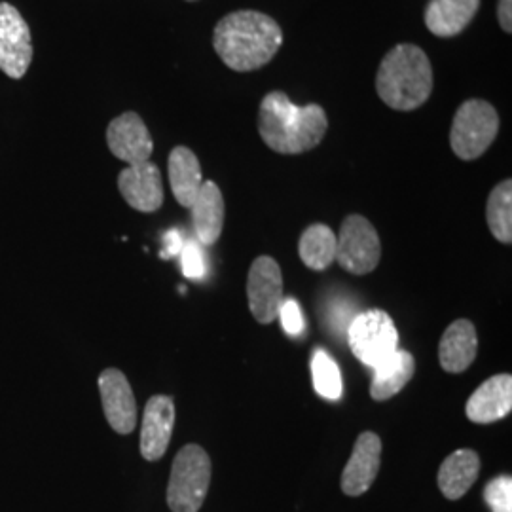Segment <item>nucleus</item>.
Listing matches in <instances>:
<instances>
[{"label":"nucleus","instance_id":"39448f33","mask_svg":"<svg viewBox=\"0 0 512 512\" xmlns=\"http://www.w3.org/2000/svg\"><path fill=\"white\" fill-rule=\"evenodd\" d=\"M499 114L484 99H467L459 105L450 129V145L459 160L473 162L480 158L499 133Z\"/></svg>","mask_w":512,"mask_h":512},{"label":"nucleus","instance_id":"c756f323","mask_svg":"<svg viewBox=\"0 0 512 512\" xmlns=\"http://www.w3.org/2000/svg\"><path fill=\"white\" fill-rule=\"evenodd\" d=\"M186 2H196V0H186Z\"/></svg>","mask_w":512,"mask_h":512},{"label":"nucleus","instance_id":"6ab92c4d","mask_svg":"<svg viewBox=\"0 0 512 512\" xmlns=\"http://www.w3.org/2000/svg\"><path fill=\"white\" fill-rule=\"evenodd\" d=\"M196 236L202 245H215L219 241L222 228H224V198L219 186L213 181H203L202 190L196 202L190 207Z\"/></svg>","mask_w":512,"mask_h":512},{"label":"nucleus","instance_id":"bb28decb","mask_svg":"<svg viewBox=\"0 0 512 512\" xmlns=\"http://www.w3.org/2000/svg\"><path fill=\"white\" fill-rule=\"evenodd\" d=\"M181 260H183V272L190 279H202L205 275V260H203L202 251L196 243H186L181 251Z\"/></svg>","mask_w":512,"mask_h":512},{"label":"nucleus","instance_id":"cd10ccee","mask_svg":"<svg viewBox=\"0 0 512 512\" xmlns=\"http://www.w3.org/2000/svg\"><path fill=\"white\" fill-rule=\"evenodd\" d=\"M512 0H499L497 2V19L501 29L511 35L512 33Z\"/></svg>","mask_w":512,"mask_h":512},{"label":"nucleus","instance_id":"393cba45","mask_svg":"<svg viewBox=\"0 0 512 512\" xmlns=\"http://www.w3.org/2000/svg\"><path fill=\"white\" fill-rule=\"evenodd\" d=\"M484 499L492 512H512V478L511 476H497L486 490Z\"/></svg>","mask_w":512,"mask_h":512},{"label":"nucleus","instance_id":"4468645a","mask_svg":"<svg viewBox=\"0 0 512 512\" xmlns=\"http://www.w3.org/2000/svg\"><path fill=\"white\" fill-rule=\"evenodd\" d=\"M175 425V403L169 395H154L148 399L141 425V456L158 461L165 456Z\"/></svg>","mask_w":512,"mask_h":512},{"label":"nucleus","instance_id":"423d86ee","mask_svg":"<svg viewBox=\"0 0 512 512\" xmlns=\"http://www.w3.org/2000/svg\"><path fill=\"white\" fill-rule=\"evenodd\" d=\"M349 348L363 365L376 368L399 349V332L384 310H368L353 317L348 330Z\"/></svg>","mask_w":512,"mask_h":512},{"label":"nucleus","instance_id":"ddd939ff","mask_svg":"<svg viewBox=\"0 0 512 512\" xmlns=\"http://www.w3.org/2000/svg\"><path fill=\"white\" fill-rule=\"evenodd\" d=\"M382 465V440L376 433L359 435L342 475V492L359 497L370 490Z\"/></svg>","mask_w":512,"mask_h":512},{"label":"nucleus","instance_id":"dca6fc26","mask_svg":"<svg viewBox=\"0 0 512 512\" xmlns=\"http://www.w3.org/2000/svg\"><path fill=\"white\" fill-rule=\"evenodd\" d=\"M478 336L475 325L469 319H458L444 330L439 344L440 366L450 372H465L475 363Z\"/></svg>","mask_w":512,"mask_h":512},{"label":"nucleus","instance_id":"2eb2a0df","mask_svg":"<svg viewBox=\"0 0 512 512\" xmlns=\"http://www.w3.org/2000/svg\"><path fill=\"white\" fill-rule=\"evenodd\" d=\"M512 410V376L511 374H497L488 378L484 384L476 389L467 401V418L478 423L488 425L494 421L503 420Z\"/></svg>","mask_w":512,"mask_h":512},{"label":"nucleus","instance_id":"c85d7f7f","mask_svg":"<svg viewBox=\"0 0 512 512\" xmlns=\"http://www.w3.org/2000/svg\"><path fill=\"white\" fill-rule=\"evenodd\" d=\"M183 238L177 232H169L165 236V251L162 256L179 255L183 251Z\"/></svg>","mask_w":512,"mask_h":512},{"label":"nucleus","instance_id":"f3484780","mask_svg":"<svg viewBox=\"0 0 512 512\" xmlns=\"http://www.w3.org/2000/svg\"><path fill=\"white\" fill-rule=\"evenodd\" d=\"M478 8L480 0H429L423 14L425 27L435 37H458L475 19Z\"/></svg>","mask_w":512,"mask_h":512},{"label":"nucleus","instance_id":"0eeeda50","mask_svg":"<svg viewBox=\"0 0 512 512\" xmlns=\"http://www.w3.org/2000/svg\"><path fill=\"white\" fill-rule=\"evenodd\" d=\"M382 258V241L370 220L363 215H349L342 222L336 238V260L353 275L374 272Z\"/></svg>","mask_w":512,"mask_h":512},{"label":"nucleus","instance_id":"9d476101","mask_svg":"<svg viewBox=\"0 0 512 512\" xmlns=\"http://www.w3.org/2000/svg\"><path fill=\"white\" fill-rule=\"evenodd\" d=\"M110 152L128 165L150 162L154 141L145 120L137 112H124L116 116L107 128Z\"/></svg>","mask_w":512,"mask_h":512},{"label":"nucleus","instance_id":"20e7f679","mask_svg":"<svg viewBox=\"0 0 512 512\" xmlns=\"http://www.w3.org/2000/svg\"><path fill=\"white\" fill-rule=\"evenodd\" d=\"M211 458L198 444H186L175 456L169 486L167 505L173 512H198L211 484Z\"/></svg>","mask_w":512,"mask_h":512},{"label":"nucleus","instance_id":"1a4fd4ad","mask_svg":"<svg viewBox=\"0 0 512 512\" xmlns=\"http://www.w3.org/2000/svg\"><path fill=\"white\" fill-rule=\"evenodd\" d=\"M249 308L260 325H270L277 319L283 302V275L272 256H258L251 264L247 277Z\"/></svg>","mask_w":512,"mask_h":512},{"label":"nucleus","instance_id":"f8f14e48","mask_svg":"<svg viewBox=\"0 0 512 512\" xmlns=\"http://www.w3.org/2000/svg\"><path fill=\"white\" fill-rule=\"evenodd\" d=\"M118 190L129 207L141 213H156L164 205L162 173L152 162L128 165L118 175Z\"/></svg>","mask_w":512,"mask_h":512},{"label":"nucleus","instance_id":"6e6552de","mask_svg":"<svg viewBox=\"0 0 512 512\" xmlns=\"http://www.w3.org/2000/svg\"><path fill=\"white\" fill-rule=\"evenodd\" d=\"M31 27L10 2H0V71L12 80L23 78L33 63Z\"/></svg>","mask_w":512,"mask_h":512},{"label":"nucleus","instance_id":"f03ea898","mask_svg":"<svg viewBox=\"0 0 512 512\" xmlns=\"http://www.w3.org/2000/svg\"><path fill=\"white\" fill-rule=\"evenodd\" d=\"M327 129V112L317 103L298 107L283 92H270L260 103L258 133L277 154L296 156L313 150L321 145Z\"/></svg>","mask_w":512,"mask_h":512},{"label":"nucleus","instance_id":"a211bd4d","mask_svg":"<svg viewBox=\"0 0 512 512\" xmlns=\"http://www.w3.org/2000/svg\"><path fill=\"white\" fill-rule=\"evenodd\" d=\"M169 184L175 200L186 209L196 202L202 190V165L188 147H175L169 154Z\"/></svg>","mask_w":512,"mask_h":512},{"label":"nucleus","instance_id":"f257e3e1","mask_svg":"<svg viewBox=\"0 0 512 512\" xmlns=\"http://www.w3.org/2000/svg\"><path fill=\"white\" fill-rule=\"evenodd\" d=\"M283 44L279 23L256 10L230 12L213 31V48L222 63L236 73L262 69L274 59Z\"/></svg>","mask_w":512,"mask_h":512},{"label":"nucleus","instance_id":"4be33fe9","mask_svg":"<svg viewBox=\"0 0 512 512\" xmlns=\"http://www.w3.org/2000/svg\"><path fill=\"white\" fill-rule=\"evenodd\" d=\"M298 253L310 270L323 272L336 260V234L327 224H311L300 238Z\"/></svg>","mask_w":512,"mask_h":512},{"label":"nucleus","instance_id":"b1692460","mask_svg":"<svg viewBox=\"0 0 512 512\" xmlns=\"http://www.w3.org/2000/svg\"><path fill=\"white\" fill-rule=\"evenodd\" d=\"M311 376H313L315 391L321 397H325L329 401H336L342 397V372L327 351L317 349L313 353Z\"/></svg>","mask_w":512,"mask_h":512},{"label":"nucleus","instance_id":"412c9836","mask_svg":"<svg viewBox=\"0 0 512 512\" xmlns=\"http://www.w3.org/2000/svg\"><path fill=\"white\" fill-rule=\"evenodd\" d=\"M480 473V458L473 450H458L442 461L439 469V488L450 501L467 494Z\"/></svg>","mask_w":512,"mask_h":512},{"label":"nucleus","instance_id":"5701e85b","mask_svg":"<svg viewBox=\"0 0 512 512\" xmlns=\"http://www.w3.org/2000/svg\"><path fill=\"white\" fill-rule=\"evenodd\" d=\"M486 220L494 238L512 243V181L505 179L495 186L486 203Z\"/></svg>","mask_w":512,"mask_h":512},{"label":"nucleus","instance_id":"7ed1b4c3","mask_svg":"<svg viewBox=\"0 0 512 512\" xmlns=\"http://www.w3.org/2000/svg\"><path fill=\"white\" fill-rule=\"evenodd\" d=\"M376 92L389 109L410 112L423 107L433 93L429 55L416 44L391 48L376 74Z\"/></svg>","mask_w":512,"mask_h":512},{"label":"nucleus","instance_id":"9b49d317","mask_svg":"<svg viewBox=\"0 0 512 512\" xmlns=\"http://www.w3.org/2000/svg\"><path fill=\"white\" fill-rule=\"evenodd\" d=\"M99 393L110 427L120 435L133 433L137 427V403L126 374L118 368L103 370L99 376Z\"/></svg>","mask_w":512,"mask_h":512},{"label":"nucleus","instance_id":"a878e982","mask_svg":"<svg viewBox=\"0 0 512 512\" xmlns=\"http://www.w3.org/2000/svg\"><path fill=\"white\" fill-rule=\"evenodd\" d=\"M279 319H281V325L285 332L289 336H300L304 329H306V323H304V315L302 310L298 306V302L289 298V300H283L281 302V308H279Z\"/></svg>","mask_w":512,"mask_h":512},{"label":"nucleus","instance_id":"aec40b11","mask_svg":"<svg viewBox=\"0 0 512 512\" xmlns=\"http://www.w3.org/2000/svg\"><path fill=\"white\" fill-rule=\"evenodd\" d=\"M374 380L370 385V397L378 403L393 399L401 393L416 372V361L410 351L397 349L384 363L372 368Z\"/></svg>","mask_w":512,"mask_h":512}]
</instances>
